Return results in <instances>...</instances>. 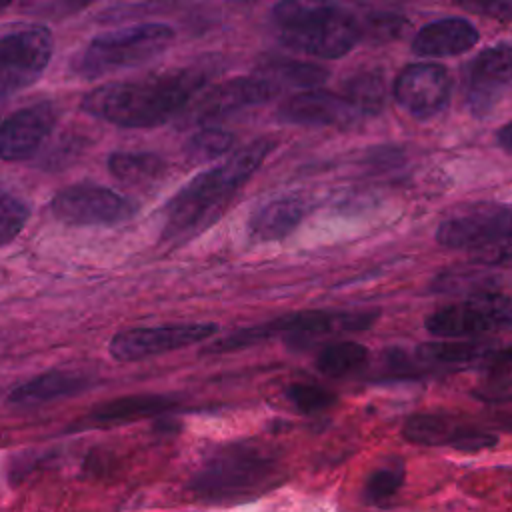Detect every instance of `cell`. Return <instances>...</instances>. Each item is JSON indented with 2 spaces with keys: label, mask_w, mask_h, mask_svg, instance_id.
<instances>
[{
  "label": "cell",
  "mask_w": 512,
  "mask_h": 512,
  "mask_svg": "<svg viewBox=\"0 0 512 512\" xmlns=\"http://www.w3.org/2000/svg\"><path fill=\"white\" fill-rule=\"evenodd\" d=\"M52 50L46 26L18 24L0 30V100L32 86L48 68Z\"/></svg>",
  "instance_id": "7"
},
{
  "label": "cell",
  "mask_w": 512,
  "mask_h": 512,
  "mask_svg": "<svg viewBox=\"0 0 512 512\" xmlns=\"http://www.w3.org/2000/svg\"><path fill=\"white\" fill-rule=\"evenodd\" d=\"M218 332L214 322H172L160 326H136L112 336L108 352L120 362H136L160 356L208 340Z\"/></svg>",
  "instance_id": "9"
},
{
  "label": "cell",
  "mask_w": 512,
  "mask_h": 512,
  "mask_svg": "<svg viewBox=\"0 0 512 512\" xmlns=\"http://www.w3.org/2000/svg\"><path fill=\"white\" fill-rule=\"evenodd\" d=\"M276 116L286 124L300 126H350L360 114L344 96L320 88H306L286 98Z\"/></svg>",
  "instance_id": "15"
},
{
  "label": "cell",
  "mask_w": 512,
  "mask_h": 512,
  "mask_svg": "<svg viewBox=\"0 0 512 512\" xmlns=\"http://www.w3.org/2000/svg\"><path fill=\"white\" fill-rule=\"evenodd\" d=\"M176 406L174 396L164 394H132V396H120L114 400H106L88 414V422L98 426H110V424H126L142 418H152L158 414H164Z\"/></svg>",
  "instance_id": "20"
},
{
  "label": "cell",
  "mask_w": 512,
  "mask_h": 512,
  "mask_svg": "<svg viewBox=\"0 0 512 512\" xmlns=\"http://www.w3.org/2000/svg\"><path fill=\"white\" fill-rule=\"evenodd\" d=\"M176 0H130V2H122L118 4L114 10H110V14H116L114 18H128V14H142L148 10H158V8H166L170 4H174Z\"/></svg>",
  "instance_id": "35"
},
{
  "label": "cell",
  "mask_w": 512,
  "mask_h": 512,
  "mask_svg": "<svg viewBox=\"0 0 512 512\" xmlns=\"http://www.w3.org/2000/svg\"><path fill=\"white\" fill-rule=\"evenodd\" d=\"M406 20L398 14H370L364 24H360V40H370L374 44L390 42L402 34Z\"/></svg>",
  "instance_id": "31"
},
{
  "label": "cell",
  "mask_w": 512,
  "mask_h": 512,
  "mask_svg": "<svg viewBox=\"0 0 512 512\" xmlns=\"http://www.w3.org/2000/svg\"><path fill=\"white\" fill-rule=\"evenodd\" d=\"M308 214V202L302 196H282L262 204L248 220V234L256 242H274L286 238Z\"/></svg>",
  "instance_id": "19"
},
{
  "label": "cell",
  "mask_w": 512,
  "mask_h": 512,
  "mask_svg": "<svg viewBox=\"0 0 512 512\" xmlns=\"http://www.w3.org/2000/svg\"><path fill=\"white\" fill-rule=\"evenodd\" d=\"M272 18L288 48L316 58H340L360 42V22L330 0H282Z\"/></svg>",
  "instance_id": "4"
},
{
  "label": "cell",
  "mask_w": 512,
  "mask_h": 512,
  "mask_svg": "<svg viewBox=\"0 0 512 512\" xmlns=\"http://www.w3.org/2000/svg\"><path fill=\"white\" fill-rule=\"evenodd\" d=\"M174 40V28L162 22H146L92 38L80 50L70 68L76 76L92 80L124 68H134L158 58Z\"/></svg>",
  "instance_id": "5"
},
{
  "label": "cell",
  "mask_w": 512,
  "mask_h": 512,
  "mask_svg": "<svg viewBox=\"0 0 512 512\" xmlns=\"http://www.w3.org/2000/svg\"><path fill=\"white\" fill-rule=\"evenodd\" d=\"M280 474L272 450L256 442H230L204 458L190 490L208 502H236L270 490L280 482Z\"/></svg>",
  "instance_id": "3"
},
{
  "label": "cell",
  "mask_w": 512,
  "mask_h": 512,
  "mask_svg": "<svg viewBox=\"0 0 512 512\" xmlns=\"http://www.w3.org/2000/svg\"><path fill=\"white\" fill-rule=\"evenodd\" d=\"M262 78H266L274 88L276 84H288V86H298V88H318L326 78L328 70L310 64V62H300L292 58H282V56H270L260 64Z\"/></svg>",
  "instance_id": "23"
},
{
  "label": "cell",
  "mask_w": 512,
  "mask_h": 512,
  "mask_svg": "<svg viewBox=\"0 0 512 512\" xmlns=\"http://www.w3.org/2000/svg\"><path fill=\"white\" fill-rule=\"evenodd\" d=\"M52 214L70 226H112L136 214V204L98 184H74L62 188L50 202Z\"/></svg>",
  "instance_id": "10"
},
{
  "label": "cell",
  "mask_w": 512,
  "mask_h": 512,
  "mask_svg": "<svg viewBox=\"0 0 512 512\" xmlns=\"http://www.w3.org/2000/svg\"><path fill=\"white\" fill-rule=\"evenodd\" d=\"M510 208L506 204H476L448 216L436 230V242L452 250H474L508 242Z\"/></svg>",
  "instance_id": "11"
},
{
  "label": "cell",
  "mask_w": 512,
  "mask_h": 512,
  "mask_svg": "<svg viewBox=\"0 0 512 512\" xmlns=\"http://www.w3.org/2000/svg\"><path fill=\"white\" fill-rule=\"evenodd\" d=\"M30 208L16 194L0 188V246L8 244L28 222Z\"/></svg>",
  "instance_id": "30"
},
{
  "label": "cell",
  "mask_w": 512,
  "mask_h": 512,
  "mask_svg": "<svg viewBox=\"0 0 512 512\" xmlns=\"http://www.w3.org/2000/svg\"><path fill=\"white\" fill-rule=\"evenodd\" d=\"M500 350L490 346V342H474V340H454V342H426L420 348L414 350V356L408 358L404 352H396L394 358H390L392 366H396L398 372L410 370L416 372L418 366L426 368H470L480 366L482 362H494L498 360Z\"/></svg>",
  "instance_id": "16"
},
{
  "label": "cell",
  "mask_w": 512,
  "mask_h": 512,
  "mask_svg": "<svg viewBox=\"0 0 512 512\" xmlns=\"http://www.w3.org/2000/svg\"><path fill=\"white\" fill-rule=\"evenodd\" d=\"M88 386L86 376L78 374V372H68V370H52L46 374H40L28 382H22L20 386H16L8 400L12 404H20V406H36V404H44L62 396H70L80 392L82 388Z\"/></svg>",
  "instance_id": "21"
},
{
  "label": "cell",
  "mask_w": 512,
  "mask_h": 512,
  "mask_svg": "<svg viewBox=\"0 0 512 512\" xmlns=\"http://www.w3.org/2000/svg\"><path fill=\"white\" fill-rule=\"evenodd\" d=\"M38 4V10L50 16H70L74 12H80L82 8H86L88 4L96 2V0H34Z\"/></svg>",
  "instance_id": "34"
},
{
  "label": "cell",
  "mask_w": 512,
  "mask_h": 512,
  "mask_svg": "<svg viewBox=\"0 0 512 512\" xmlns=\"http://www.w3.org/2000/svg\"><path fill=\"white\" fill-rule=\"evenodd\" d=\"M60 116V108L46 100L20 108L0 124V158L18 162L30 158L50 136Z\"/></svg>",
  "instance_id": "13"
},
{
  "label": "cell",
  "mask_w": 512,
  "mask_h": 512,
  "mask_svg": "<svg viewBox=\"0 0 512 512\" xmlns=\"http://www.w3.org/2000/svg\"><path fill=\"white\" fill-rule=\"evenodd\" d=\"M378 318L376 312H324V310H306L284 314L256 326L242 328L228 334L226 338L216 340L206 352H230L252 346L256 342L268 340L272 336H284L294 342L304 338H318L326 334L340 332H360L372 326Z\"/></svg>",
  "instance_id": "6"
},
{
  "label": "cell",
  "mask_w": 512,
  "mask_h": 512,
  "mask_svg": "<svg viewBox=\"0 0 512 512\" xmlns=\"http://www.w3.org/2000/svg\"><path fill=\"white\" fill-rule=\"evenodd\" d=\"M206 74L186 66L138 82H110L82 100V110L122 128H154L176 116L204 86Z\"/></svg>",
  "instance_id": "1"
},
{
  "label": "cell",
  "mask_w": 512,
  "mask_h": 512,
  "mask_svg": "<svg viewBox=\"0 0 512 512\" xmlns=\"http://www.w3.org/2000/svg\"><path fill=\"white\" fill-rule=\"evenodd\" d=\"M366 358H368L366 346L358 342H336L320 350L316 358V368L324 376L344 378L356 372L358 368H362L366 364Z\"/></svg>",
  "instance_id": "26"
},
{
  "label": "cell",
  "mask_w": 512,
  "mask_h": 512,
  "mask_svg": "<svg viewBox=\"0 0 512 512\" xmlns=\"http://www.w3.org/2000/svg\"><path fill=\"white\" fill-rule=\"evenodd\" d=\"M234 144V136L222 128H202L186 142V154L194 162H206L222 156Z\"/></svg>",
  "instance_id": "29"
},
{
  "label": "cell",
  "mask_w": 512,
  "mask_h": 512,
  "mask_svg": "<svg viewBox=\"0 0 512 512\" xmlns=\"http://www.w3.org/2000/svg\"><path fill=\"white\" fill-rule=\"evenodd\" d=\"M510 132H512V126L510 124H504L502 128H500V132H498V140H500V146L506 150V152H510Z\"/></svg>",
  "instance_id": "36"
},
{
  "label": "cell",
  "mask_w": 512,
  "mask_h": 512,
  "mask_svg": "<svg viewBox=\"0 0 512 512\" xmlns=\"http://www.w3.org/2000/svg\"><path fill=\"white\" fill-rule=\"evenodd\" d=\"M454 4L466 12L494 18L500 22H508L512 16V0H454Z\"/></svg>",
  "instance_id": "33"
},
{
  "label": "cell",
  "mask_w": 512,
  "mask_h": 512,
  "mask_svg": "<svg viewBox=\"0 0 512 512\" xmlns=\"http://www.w3.org/2000/svg\"><path fill=\"white\" fill-rule=\"evenodd\" d=\"M478 42V30L464 18H440L422 26L412 42L418 56H458Z\"/></svg>",
  "instance_id": "18"
},
{
  "label": "cell",
  "mask_w": 512,
  "mask_h": 512,
  "mask_svg": "<svg viewBox=\"0 0 512 512\" xmlns=\"http://www.w3.org/2000/svg\"><path fill=\"white\" fill-rule=\"evenodd\" d=\"M396 102L416 118H430L450 100V76L438 64H408L394 82Z\"/></svg>",
  "instance_id": "14"
},
{
  "label": "cell",
  "mask_w": 512,
  "mask_h": 512,
  "mask_svg": "<svg viewBox=\"0 0 512 512\" xmlns=\"http://www.w3.org/2000/svg\"><path fill=\"white\" fill-rule=\"evenodd\" d=\"M344 98L360 116H374L384 108L386 82L380 70H360L344 82Z\"/></svg>",
  "instance_id": "24"
},
{
  "label": "cell",
  "mask_w": 512,
  "mask_h": 512,
  "mask_svg": "<svg viewBox=\"0 0 512 512\" xmlns=\"http://www.w3.org/2000/svg\"><path fill=\"white\" fill-rule=\"evenodd\" d=\"M286 396L300 412H306V414L326 410L336 402V396L332 392L314 384H292L286 390Z\"/></svg>",
  "instance_id": "32"
},
{
  "label": "cell",
  "mask_w": 512,
  "mask_h": 512,
  "mask_svg": "<svg viewBox=\"0 0 512 512\" xmlns=\"http://www.w3.org/2000/svg\"><path fill=\"white\" fill-rule=\"evenodd\" d=\"M272 148V138H258L230 156L224 164L192 178L164 206V236H188L208 226L240 186L260 168Z\"/></svg>",
  "instance_id": "2"
},
{
  "label": "cell",
  "mask_w": 512,
  "mask_h": 512,
  "mask_svg": "<svg viewBox=\"0 0 512 512\" xmlns=\"http://www.w3.org/2000/svg\"><path fill=\"white\" fill-rule=\"evenodd\" d=\"M274 92L276 88L262 76L232 78L224 84L214 86L198 100L194 108V120L208 122L250 106L264 104L272 98Z\"/></svg>",
  "instance_id": "17"
},
{
  "label": "cell",
  "mask_w": 512,
  "mask_h": 512,
  "mask_svg": "<svg viewBox=\"0 0 512 512\" xmlns=\"http://www.w3.org/2000/svg\"><path fill=\"white\" fill-rule=\"evenodd\" d=\"M512 80V48L508 42L480 52L466 68V106L476 118L488 116L506 96Z\"/></svg>",
  "instance_id": "12"
},
{
  "label": "cell",
  "mask_w": 512,
  "mask_h": 512,
  "mask_svg": "<svg viewBox=\"0 0 512 512\" xmlns=\"http://www.w3.org/2000/svg\"><path fill=\"white\" fill-rule=\"evenodd\" d=\"M500 286V276L484 268H458L446 270L436 278L434 288L442 292H464V294H492Z\"/></svg>",
  "instance_id": "27"
},
{
  "label": "cell",
  "mask_w": 512,
  "mask_h": 512,
  "mask_svg": "<svg viewBox=\"0 0 512 512\" xmlns=\"http://www.w3.org/2000/svg\"><path fill=\"white\" fill-rule=\"evenodd\" d=\"M470 430V426H460L442 414H414L406 420L402 434L412 444L452 446L460 450Z\"/></svg>",
  "instance_id": "22"
},
{
  "label": "cell",
  "mask_w": 512,
  "mask_h": 512,
  "mask_svg": "<svg viewBox=\"0 0 512 512\" xmlns=\"http://www.w3.org/2000/svg\"><path fill=\"white\" fill-rule=\"evenodd\" d=\"M404 484V464L400 460H388L374 468L364 482V500L372 506L390 502Z\"/></svg>",
  "instance_id": "28"
},
{
  "label": "cell",
  "mask_w": 512,
  "mask_h": 512,
  "mask_svg": "<svg viewBox=\"0 0 512 512\" xmlns=\"http://www.w3.org/2000/svg\"><path fill=\"white\" fill-rule=\"evenodd\" d=\"M512 322L510 298L498 292L446 304L426 316L424 326L438 338H472L504 330Z\"/></svg>",
  "instance_id": "8"
},
{
  "label": "cell",
  "mask_w": 512,
  "mask_h": 512,
  "mask_svg": "<svg viewBox=\"0 0 512 512\" xmlns=\"http://www.w3.org/2000/svg\"><path fill=\"white\" fill-rule=\"evenodd\" d=\"M108 170L122 182L140 184L158 178L164 172V160L152 152H114L108 158Z\"/></svg>",
  "instance_id": "25"
},
{
  "label": "cell",
  "mask_w": 512,
  "mask_h": 512,
  "mask_svg": "<svg viewBox=\"0 0 512 512\" xmlns=\"http://www.w3.org/2000/svg\"><path fill=\"white\" fill-rule=\"evenodd\" d=\"M10 2H12V0H0V10H2V8H6Z\"/></svg>",
  "instance_id": "37"
}]
</instances>
